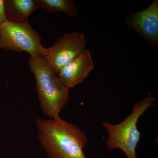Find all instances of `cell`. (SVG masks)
<instances>
[{
    "instance_id": "10",
    "label": "cell",
    "mask_w": 158,
    "mask_h": 158,
    "mask_svg": "<svg viewBox=\"0 0 158 158\" xmlns=\"http://www.w3.org/2000/svg\"><path fill=\"white\" fill-rule=\"evenodd\" d=\"M7 21L5 9L4 0H0V25Z\"/></svg>"
},
{
    "instance_id": "7",
    "label": "cell",
    "mask_w": 158,
    "mask_h": 158,
    "mask_svg": "<svg viewBox=\"0 0 158 158\" xmlns=\"http://www.w3.org/2000/svg\"><path fill=\"white\" fill-rule=\"evenodd\" d=\"M94 67L95 64L90 51L85 49L56 74L61 83L70 89L82 84Z\"/></svg>"
},
{
    "instance_id": "4",
    "label": "cell",
    "mask_w": 158,
    "mask_h": 158,
    "mask_svg": "<svg viewBox=\"0 0 158 158\" xmlns=\"http://www.w3.org/2000/svg\"><path fill=\"white\" fill-rule=\"evenodd\" d=\"M41 37L28 21L16 23L6 21L0 25V49L27 52L31 56H43L46 48Z\"/></svg>"
},
{
    "instance_id": "8",
    "label": "cell",
    "mask_w": 158,
    "mask_h": 158,
    "mask_svg": "<svg viewBox=\"0 0 158 158\" xmlns=\"http://www.w3.org/2000/svg\"><path fill=\"white\" fill-rule=\"evenodd\" d=\"M7 21L19 23L28 21L30 15L40 8L38 0H4Z\"/></svg>"
},
{
    "instance_id": "1",
    "label": "cell",
    "mask_w": 158,
    "mask_h": 158,
    "mask_svg": "<svg viewBox=\"0 0 158 158\" xmlns=\"http://www.w3.org/2000/svg\"><path fill=\"white\" fill-rule=\"evenodd\" d=\"M35 124L38 139L48 158H87L83 149L88 137L75 124L60 117L39 118Z\"/></svg>"
},
{
    "instance_id": "5",
    "label": "cell",
    "mask_w": 158,
    "mask_h": 158,
    "mask_svg": "<svg viewBox=\"0 0 158 158\" xmlns=\"http://www.w3.org/2000/svg\"><path fill=\"white\" fill-rule=\"evenodd\" d=\"M87 45L85 35L74 31L63 34L50 47L46 48L42 56L49 66L57 74L85 49Z\"/></svg>"
},
{
    "instance_id": "9",
    "label": "cell",
    "mask_w": 158,
    "mask_h": 158,
    "mask_svg": "<svg viewBox=\"0 0 158 158\" xmlns=\"http://www.w3.org/2000/svg\"><path fill=\"white\" fill-rule=\"evenodd\" d=\"M40 8L48 13L62 12L71 17L77 15L76 3L73 0H38Z\"/></svg>"
},
{
    "instance_id": "6",
    "label": "cell",
    "mask_w": 158,
    "mask_h": 158,
    "mask_svg": "<svg viewBox=\"0 0 158 158\" xmlns=\"http://www.w3.org/2000/svg\"><path fill=\"white\" fill-rule=\"evenodd\" d=\"M125 24L153 48H158V1L146 9L128 15Z\"/></svg>"
},
{
    "instance_id": "2",
    "label": "cell",
    "mask_w": 158,
    "mask_h": 158,
    "mask_svg": "<svg viewBox=\"0 0 158 158\" xmlns=\"http://www.w3.org/2000/svg\"><path fill=\"white\" fill-rule=\"evenodd\" d=\"M28 63L35 77L38 99L43 113L50 119L59 118L60 113L68 102L69 89L61 83L42 56H31Z\"/></svg>"
},
{
    "instance_id": "3",
    "label": "cell",
    "mask_w": 158,
    "mask_h": 158,
    "mask_svg": "<svg viewBox=\"0 0 158 158\" xmlns=\"http://www.w3.org/2000/svg\"><path fill=\"white\" fill-rule=\"evenodd\" d=\"M156 99L149 95L141 101L136 103L129 116L118 124L114 125L107 122L103 123V127L109 134L106 141L109 150L120 149L127 158H137L136 148L141 139V133L137 127V123L140 117Z\"/></svg>"
}]
</instances>
